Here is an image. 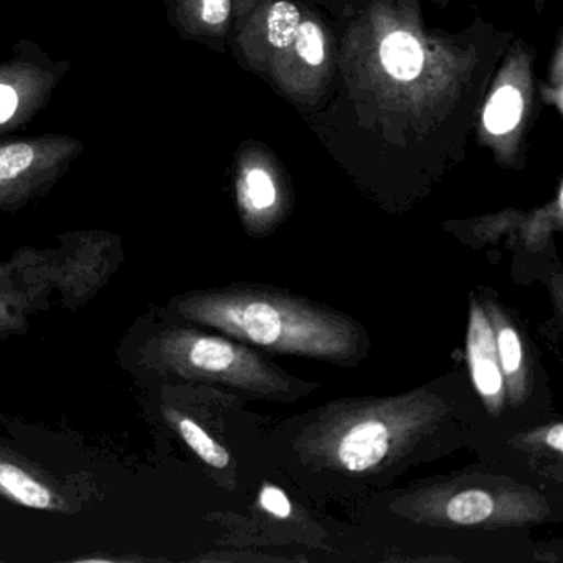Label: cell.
Instances as JSON below:
<instances>
[{"mask_svg":"<svg viewBox=\"0 0 563 563\" xmlns=\"http://www.w3.org/2000/svg\"><path fill=\"white\" fill-rule=\"evenodd\" d=\"M466 352L477 394L490 415H500L506 401V387L497 358L496 338L483 305L474 296L470 301Z\"/></svg>","mask_w":563,"mask_h":563,"instance_id":"obj_7","label":"cell"},{"mask_svg":"<svg viewBox=\"0 0 563 563\" xmlns=\"http://www.w3.org/2000/svg\"><path fill=\"white\" fill-rule=\"evenodd\" d=\"M380 62L388 75L410 81L421 74L424 54L417 38L408 32H394L380 45Z\"/></svg>","mask_w":563,"mask_h":563,"instance_id":"obj_11","label":"cell"},{"mask_svg":"<svg viewBox=\"0 0 563 563\" xmlns=\"http://www.w3.org/2000/svg\"><path fill=\"white\" fill-rule=\"evenodd\" d=\"M166 420L176 428L179 437L183 438L184 443L209 466L216 467V470H225L230 464V454L219 441L213 440L199 423L192 420V418L186 417L180 411L166 410Z\"/></svg>","mask_w":563,"mask_h":563,"instance_id":"obj_12","label":"cell"},{"mask_svg":"<svg viewBox=\"0 0 563 563\" xmlns=\"http://www.w3.org/2000/svg\"><path fill=\"white\" fill-rule=\"evenodd\" d=\"M84 151L85 144L68 134L0 140V212L47 192Z\"/></svg>","mask_w":563,"mask_h":563,"instance_id":"obj_5","label":"cell"},{"mask_svg":"<svg viewBox=\"0 0 563 563\" xmlns=\"http://www.w3.org/2000/svg\"><path fill=\"white\" fill-rule=\"evenodd\" d=\"M243 203L256 212L272 209L276 202V189L265 170L253 169L246 174L242 190Z\"/></svg>","mask_w":563,"mask_h":563,"instance_id":"obj_15","label":"cell"},{"mask_svg":"<svg viewBox=\"0 0 563 563\" xmlns=\"http://www.w3.org/2000/svg\"><path fill=\"white\" fill-rule=\"evenodd\" d=\"M260 506L278 519L291 516V503H289L288 496L272 484L263 486L262 493H260Z\"/></svg>","mask_w":563,"mask_h":563,"instance_id":"obj_17","label":"cell"},{"mask_svg":"<svg viewBox=\"0 0 563 563\" xmlns=\"http://www.w3.org/2000/svg\"><path fill=\"white\" fill-rule=\"evenodd\" d=\"M545 443L550 450L555 451V453H563V424L555 423L553 427L549 428L545 434Z\"/></svg>","mask_w":563,"mask_h":563,"instance_id":"obj_19","label":"cell"},{"mask_svg":"<svg viewBox=\"0 0 563 563\" xmlns=\"http://www.w3.org/2000/svg\"><path fill=\"white\" fill-rule=\"evenodd\" d=\"M177 311L194 324L207 325L272 354L349 362L364 349L357 322L341 312L289 292L262 288L197 291L177 301Z\"/></svg>","mask_w":563,"mask_h":563,"instance_id":"obj_1","label":"cell"},{"mask_svg":"<svg viewBox=\"0 0 563 563\" xmlns=\"http://www.w3.org/2000/svg\"><path fill=\"white\" fill-rule=\"evenodd\" d=\"M446 405L420 388L385 398H354L316 411L296 440L299 456L354 476L391 466L430 437Z\"/></svg>","mask_w":563,"mask_h":563,"instance_id":"obj_2","label":"cell"},{"mask_svg":"<svg viewBox=\"0 0 563 563\" xmlns=\"http://www.w3.org/2000/svg\"><path fill=\"white\" fill-rule=\"evenodd\" d=\"M522 110V95L517 88L506 85L499 88L487 103L483 114L484 126L494 136L509 133L519 124Z\"/></svg>","mask_w":563,"mask_h":563,"instance_id":"obj_13","label":"cell"},{"mask_svg":"<svg viewBox=\"0 0 563 563\" xmlns=\"http://www.w3.org/2000/svg\"><path fill=\"white\" fill-rule=\"evenodd\" d=\"M174 27L184 35L212 34L229 21L232 0H166Z\"/></svg>","mask_w":563,"mask_h":563,"instance_id":"obj_10","label":"cell"},{"mask_svg":"<svg viewBox=\"0 0 563 563\" xmlns=\"http://www.w3.org/2000/svg\"><path fill=\"white\" fill-rule=\"evenodd\" d=\"M295 44L299 57L311 67H319L324 62V35H322L321 29L312 22L299 25Z\"/></svg>","mask_w":563,"mask_h":563,"instance_id":"obj_16","label":"cell"},{"mask_svg":"<svg viewBox=\"0 0 563 563\" xmlns=\"http://www.w3.org/2000/svg\"><path fill=\"white\" fill-rule=\"evenodd\" d=\"M70 70V62L51 57L37 42H15L0 62V140L31 124Z\"/></svg>","mask_w":563,"mask_h":563,"instance_id":"obj_6","label":"cell"},{"mask_svg":"<svg viewBox=\"0 0 563 563\" xmlns=\"http://www.w3.org/2000/svg\"><path fill=\"white\" fill-rule=\"evenodd\" d=\"M483 308L493 324L506 395L514 407H520L529 395V372L522 339L516 325L510 322L509 316L496 302L484 301Z\"/></svg>","mask_w":563,"mask_h":563,"instance_id":"obj_9","label":"cell"},{"mask_svg":"<svg viewBox=\"0 0 563 563\" xmlns=\"http://www.w3.org/2000/svg\"><path fill=\"white\" fill-rule=\"evenodd\" d=\"M398 512L427 526L512 527L549 516L545 497L503 477L464 476L407 494Z\"/></svg>","mask_w":563,"mask_h":563,"instance_id":"obj_4","label":"cell"},{"mask_svg":"<svg viewBox=\"0 0 563 563\" xmlns=\"http://www.w3.org/2000/svg\"><path fill=\"white\" fill-rule=\"evenodd\" d=\"M156 352L163 368L179 377L227 385L268 400H291L311 390V385L296 380L253 349L196 329H167L157 339Z\"/></svg>","mask_w":563,"mask_h":563,"instance_id":"obj_3","label":"cell"},{"mask_svg":"<svg viewBox=\"0 0 563 563\" xmlns=\"http://www.w3.org/2000/svg\"><path fill=\"white\" fill-rule=\"evenodd\" d=\"M2 283V273H0V334L4 331H14L15 325L21 322V312L18 309L14 296H11L8 288Z\"/></svg>","mask_w":563,"mask_h":563,"instance_id":"obj_18","label":"cell"},{"mask_svg":"<svg viewBox=\"0 0 563 563\" xmlns=\"http://www.w3.org/2000/svg\"><path fill=\"white\" fill-rule=\"evenodd\" d=\"M0 497L31 509L55 512L68 509L67 499L54 477L5 446H0Z\"/></svg>","mask_w":563,"mask_h":563,"instance_id":"obj_8","label":"cell"},{"mask_svg":"<svg viewBox=\"0 0 563 563\" xmlns=\"http://www.w3.org/2000/svg\"><path fill=\"white\" fill-rule=\"evenodd\" d=\"M301 25V14L291 2H276L268 15V38L273 47L286 48L295 44Z\"/></svg>","mask_w":563,"mask_h":563,"instance_id":"obj_14","label":"cell"}]
</instances>
